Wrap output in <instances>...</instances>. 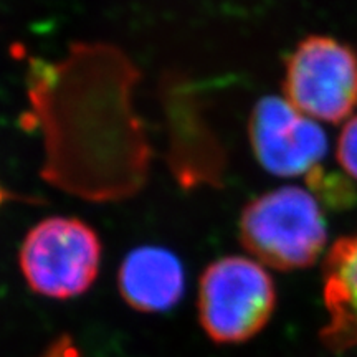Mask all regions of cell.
Returning a JSON list of instances; mask_svg holds the SVG:
<instances>
[{"label":"cell","instance_id":"1","mask_svg":"<svg viewBox=\"0 0 357 357\" xmlns=\"http://www.w3.org/2000/svg\"><path fill=\"white\" fill-rule=\"evenodd\" d=\"M238 236L253 260L280 271L314 265L328 231L318 200L301 187L268 190L245 205Z\"/></svg>","mask_w":357,"mask_h":357},{"label":"cell","instance_id":"2","mask_svg":"<svg viewBox=\"0 0 357 357\" xmlns=\"http://www.w3.org/2000/svg\"><path fill=\"white\" fill-rule=\"evenodd\" d=\"M275 307L273 278L253 258H218L200 276L199 323L217 344H240L255 337Z\"/></svg>","mask_w":357,"mask_h":357},{"label":"cell","instance_id":"3","mask_svg":"<svg viewBox=\"0 0 357 357\" xmlns=\"http://www.w3.org/2000/svg\"><path fill=\"white\" fill-rule=\"evenodd\" d=\"M101 240L75 217H48L29 230L19 263L32 291L53 300L86 293L101 265Z\"/></svg>","mask_w":357,"mask_h":357},{"label":"cell","instance_id":"4","mask_svg":"<svg viewBox=\"0 0 357 357\" xmlns=\"http://www.w3.org/2000/svg\"><path fill=\"white\" fill-rule=\"evenodd\" d=\"M283 91L307 118L334 124L344 121L357 106L356 53L336 38H305L288 58Z\"/></svg>","mask_w":357,"mask_h":357},{"label":"cell","instance_id":"5","mask_svg":"<svg viewBox=\"0 0 357 357\" xmlns=\"http://www.w3.org/2000/svg\"><path fill=\"white\" fill-rule=\"evenodd\" d=\"M248 131L257 160L278 177L312 172L328 151L323 129L287 98H261L250 116Z\"/></svg>","mask_w":357,"mask_h":357},{"label":"cell","instance_id":"6","mask_svg":"<svg viewBox=\"0 0 357 357\" xmlns=\"http://www.w3.org/2000/svg\"><path fill=\"white\" fill-rule=\"evenodd\" d=\"M123 300L141 312H162L181 301L185 288L184 266L176 253L146 245L124 258L118 273Z\"/></svg>","mask_w":357,"mask_h":357},{"label":"cell","instance_id":"7","mask_svg":"<svg viewBox=\"0 0 357 357\" xmlns=\"http://www.w3.org/2000/svg\"><path fill=\"white\" fill-rule=\"evenodd\" d=\"M328 323L321 339L333 351L357 347V234L342 236L328 252L323 268Z\"/></svg>","mask_w":357,"mask_h":357},{"label":"cell","instance_id":"8","mask_svg":"<svg viewBox=\"0 0 357 357\" xmlns=\"http://www.w3.org/2000/svg\"><path fill=\"white\" fill-rule=\"evenodd\" d=\"M337 160L341 167L357 181V116L346 124L339 136Z\"/></svg>","mask_w":357,"mask_h":357},{"label":"cell","instance_id":"9","mask_svg":"<svg viewBox=\"0 0 357 357\" xmlns=\"http://www.w3.org/2000/svg\"><path fill=\"white\" fill-rule=\"evenodd\" d=\"M43 357H79V351L68 336H63L45 352Z\"/></svg>","mask_w":357,"mask_h":357}]
</instances>
